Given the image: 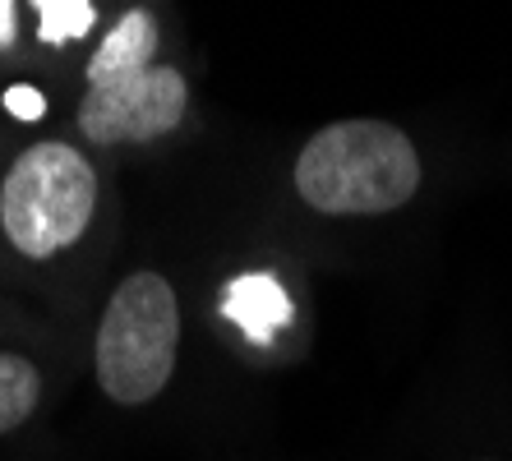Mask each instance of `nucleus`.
Masks as SVG:
<instances>
[{"label":"nucleus","mask_w":512,"mask_h":461,"mask_svg":"<svg viewBox=\"0 0 512 461\" xmlns=\"http://www.w3.org/2000/svg\"><path fill=\"white\" fill-rule=\"evenodd\" d=\"M420 190L416 143L383 120H337L296 157V194L328 217L393 213Z\"/></svg>","instance_id":"1"},{"label":"nucleus","mask_w":512,"mask_h":461,"mask_svg":"<svg viewBox=\"0 0 512 461\" xmlns=\"http://www.w3.org/2000/svg\"><path fill=\"white\" fill-rule=\"evenodd\" d=\"M180 346V305L162 272H134L97 328V383L111 402L143 406L167 388Z\"/></svg>","instance_id":"2"},{"label":"nucleus","mask_w":512,"mask_h":461,"mask_svg":"<svg viewBox=\"0 0 512 461\" xmlns=\"http://www.w3.org/2000/svg\"><path fill=\"white\" fill-rule=\"evenodd\" d=\"M97 208V176L79 148L60 139L33 143L0 185L5 236L28 259H51L88 231Z\"/></svg>","instance_id":"3"},{"label":"nucleus","mask_w":512,"mask_h":461,"mask_svg":"<svg viewBox=\"0 0 512 461\" xmlns=\"http://www.w3.org/2000/svg\"><path fill=\"white\" fill-rule=\"evenodd\" d=\"M185 102H190V88L180 70L153 65V70L111 83V88H88L84 107H79V130L88 143H102V148L148 143L176 130Z\"/></svg>","instance_id":"4"},{"label":"nucleus","mask_w":512,"mask_h":461,"mask_svg":"<svg viewBox=\"0 0 512 461\" xmlns=\"http://www.w3.org/2000/svg\"><path fill=\"white\" fill-rule=\"evenodd\" d=\"M153 56H157V19L148 10H130L107 33V42L97 47V56L88 60V83H93V88L125 83V79H134V74L153 70Z\"/></svg>","instance_id":"5"},{"label":"nucleus","mask_w":512,"mask_h":461,"mask_svg":"<svg viewBox=\"0 0 512 461\" xmlns=\"http://www.w3.org/2000/svg\"><path fill=\"white\" fill-rule=\"evenodd\" d=\"M227 314L240 323V328L268 342L286 319H291V305H286L282 286L268 277V272H254V277H236L227 291Z\"/></svg>","instance_id":"6"},{"label":"nucleus","mask_w":512,"mask_h":461,"mask_svg":"<svg viewBox=\"0 0 512 461\" xmlns=\"http://www.w3.org/2000/svg\"><path fill=\"white\" fill-rule=\"evenodd\" d=\"M37 397H42V374L33 360L14 351H0V434L19 429L33 415Z\"/></svg>","instance_id":"7"},{"label":"nucleus","mask_w":512,"mask_h":461,"mask_svg":"<svg viewBox=\"0 0 512 461\" xmlns=\"http://www.w3.org/2000/svg\"><path fill=\"white\" fill-rule=\"evenodd\" d=\"M37 10V33L47 47H65L93 28V0H33Z\"/></svg>","instance_id":"8"},{"label":"nucleus","mask_w":512,"mask_h":461,"mask_svg":"<svg viewBox=\"0 0 512 461\" xmlns=\"http://www.w3.org/2000/svg\"><path fill=\"white\" fill-rule=\"evenodd\" d=\"M5 107H10L19 120H42L47 116V102H42L37 88H10V93H5Z\"/></svg>","instance_id":"9"},{"label":"nucleus","mask_w":512,"mask_h":461,"mask_svg":"<svg viewBox=\"0 0 512 461\" xmlns=\"http://www.w3.org/2000/svg\"><path fill=\"white\" fill-rule=\"evenodd\" d=\"M14 47V0H0V51Z\"/></svg>","instance_id":"10"}]
</instances>
